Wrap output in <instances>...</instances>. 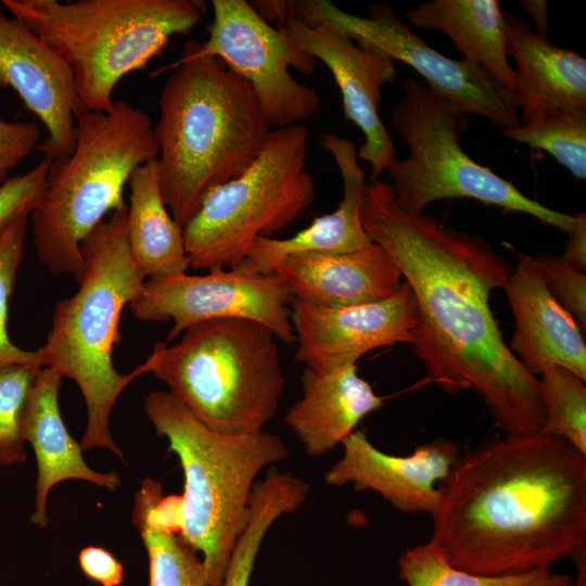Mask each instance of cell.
Listing matches in <instances>:
<instances>
[{"mask_svg": "<svg viewBox=\"0 0 586 586\" xmlns=\"http://www.w3.org/2000/svg\"><path fill=\"white\" fill-rule=\"evenodd\" d=\"M361 224L399 269L417 303L412 353L442 390H473L505 433L542 430L538 378L505 343L489 306L508 260L475 235L400 209L391 183L367 184Z\"/></svg>", "mask_w": 586, "mask_h": 586, "instance_id": "6da1fadb", "label": "cell"}, {"mask_svg": "<svg viewBox=\"0 0 586 586\" xmlns=\"http://www.w3.org/2000/svg\"><path fill=\"white\" fill-rule=\"evenodd\" d=\"M430 539L458 569L514 574L586 550V455L538 430L460 455L441 483Z\"/></svg>", "mask_w": 586, "mask_h": 586, "instance_id": "7a4b0ae2", "label": "cell"}, {"mask_svg": "<svg viewBox=\"0 0 586 586\" xmlns=\"http://www.w3.org/2000/svg\"><path fill=\"white\" fill-rule=\"evenodd\" d=\"M189 40L158 98L153 126L163 200L183 227L215 187L240 176L272 130L245 79Z\"/></svg>", "mask_w": 586, "mask_h": 586, "instance_id": "3957f363", "label": "cell"}, {"mask_svg": "<svg viewBox=\"0 0 586 586\" xmlns=\"http://www.w3.org/2000/svg\"><path fill=\"white\" fill-rule=\"evenodd\" d=\"M80 249L85 271L79 288L55 304L51 329L38 352L42 366L73 380L82 394L87 426L81 448H104L124 461L110 428L112 409L123 391L148 373L144 361L127 374L119 373L112 357L122 340V311L146 280L129 251L127 208L114 211Z\"/></svg>", "mask_w": 586, "mask_h": 586, "instance_id": "277c9868", "label": "cell"}, {"mask_svg": "<svg viewBox=\"0 0 586 586\" xmlns=\"http://www.w3.org/2000/svg\"><path fill=\"white\" fill-rule=\"evenodd\" d=\"M144 412L180 462L179 534L202 555L211 586H222L250 514L256 476L289 455L282 438L260 431L226 434L202 423L168 391H153Z\"/></svg>", "mask_w": 586, "mask_h": 586, "instance_id": "5b68a950", "label": "cell"}, {"mask_svg": "<svg viewBox=\"0 0 586 586\" xmlns=\"http://www.w3.org/2000/svg\"><path fill=\"white\" fill-rule=\"evenodd\" d=\"M157 157L152 120L137 106L115 101L76 119L74 150L52 161L42 202L30 214L37 257L52 275L81 280V243L106 214L127 208L131 174Z\"/></svg>", "mask_w": 586, "mask_h": 586, "instance_id": "8992f818", "label": "cell"}, {"mask_svg": "<svg viewBox=\"0 0 586 586\" xmlns=\"http://www.w3.org/2000/svg\"><path fill=\"white\" fill-rule=\"evenodd\" d=\"M69 64L85 112H106L123 77L146 67L170 37L201 23L195 0H2Z\"/></svg>", "mask_w": 586, "mask_h": 586, "instance_id": "52a82bcc", "label": "cell"}, {"mask_svg": "<svg viewBox=\"0 0 586 586\" xmlns=\"http://www.w3.org/2000/svg\"><path fill=\"white\" fill-rule=\"evenodd\" d=\"M202 423L226 434L264 431L284 388L279 347L265 324L244 318L195 323L144 360Z\"/></svg>", "mask_w": 586, "mask_h": 586, "instance_id": "ba28073f", "label": "cell"}, {"mask_svg": "<svg viewBox=\"0 0 586 586\" xmlns=\"http://www.w3.org/2000/svg\"><path fill=\"white\" fill-rule=\"evenodd\" d=\"M307 149L303 125L272 129L246 170L204 196L182 227L190 268L235 267L256 238H270L313 204L316 192L306 170Z\"/></svg>", "mask_w": 586, "mask_h": 586, "instance_id": "9c48e42d", "label": "cell"}, {"mask_svg": "<svg viewBox=\"0 0 586 586\" xmlns=\"http://www.w3.org/2000/svg\"><path fill=\"white\" fill-rule=\"evenodd\" d=\"M403 89L392 124L409 146V155L395 158L386 169L400 209L421 215L438 200L468 198L570 231L574 216L527 198L462 150L459 137L468 128L464 113L412 77L403 81Z\"/></svg>", "mask_w": 586, "mask_h": 586, "instance_id": "30bf717a", "label": "cell"}, {"mask_svg": "<svg viewBox=\"0 0 586 586\" xmlns=\"http://www.w3.org/2000/svg\"><path fill=\"white\" fill-rule=\"evenodd\" d=\"M291 16L305 23L330 22L357 44L412 67L428 88L464 114L480 115L502 130L521 124L517 94L476 64L453 60L430 47L385 3H373L361 17L330 0L289 1Z\"/></svg>", "mask_w": 586, "mask_h": 586, "instance_id": "8fae6325", "label": "cell"}, {"mask_svg": "<svg viewBox=\"0 0 586 586\" xmlns=\"http://www.w3.org/2000/svg\"><path fill=\"white\" fill-rule=\"evenodd\" d=\"M208 38L201 54L220 59L247 81L271 129L302 125L320 109L319 92L296 80L290 68L311 76L317 60L245 0H213Z\"/></svg>", "mask_w": 586, "mask_h": 586, "instance_id": "7c38bea8", "label": "cell"}, {"mask_svg": "<svg viewBox=\"0 0 586 586\" xmlns=\"http://www.w3.org/2000/svg\"><path fill=\"white\" fill-rule=\"evenodd\" d=\"M292 300L279 276L260 273L242 260L233 268L212 269L206 275L148 278L129 308L138 320H173L167 341L202 321L244 318L265 324L277 340L293 344Z\"/></svg>", "mask_w": 586, "mask_h": 586, "instance_id": "4fadbf2b", "label": "cell"}, {"mask_svg": "<svg viewBox=\"0 0 586 586\" xmlns=\"http://www.w3.org/2000/svg\"><path fill=\"white\" fill-rule=\"evenodd\" d=\"M279 28L330 69L342 95L344 117L364 135L358 157L370 165V179H379L395 160L394 140L379 114L382 87L397 76L395 62L360 47L330 22L305 24L289 16Z\"/></svg>", "mask_w": 586, "mask_h": 586, "instance_id": "5bb4252c", "label": "cell"}, {"mask_svg": "<svg viewBox=\"0 0 586 586\" xmlns=\"http://www.w3.org/2000/svg\"><path fill=\"white\" fill-rule=\"evenodd\" d=\"M291 321L295 359L319 373L356 361L368 352L413 342L417 303L409 285L381 302L347 307H323L293 298Z\"/></svg>", "mask_w": 586, "mask_h": 586, "instance_id": "9a60e30c", "label": "cell"}, {"mask_svg": "<svg viewBox=\"0 0 586 586\" xmlns=\"http://www.w3.org/2000/svg\"><path fill=\"white\" fill-rule=\"evenodd\" d=\"M7 12V11H5ZM0 3V90L12 88L44 126L37 149L56 161L75 146L76 119L85 113L73 71L56 51Z\"/></svg>", "mask_w": 586, "mask_h": 586, "instance_id": "2e32d148", "label": "cell"}, {"mask_svg": "<svg viewBox=\"0 0 586 586\" xmlns=\"http://www.w3.org/2000/svg\"><path fill=\"white\" fill-rule=\"evenodd\" d=\"M343 455L326 473L331 486L352 484L357 492L373 491L405 513L433 514L442 499V482L460 457L458 445L436 437L418 445L409 456L378 449L365 431L355 430L343 442Z\"/></svg>", "mask_w": 586, "mask_h": 586, "instance_id": "e0dca14e", "label": "cell"}, {"mask_svg": "<svg viewBox=\"0 0 586 586\" xmlns=\"http://www.w3.org/2000/svg\"><path fill=\"white\" fill-rule=\"evenodd\" d=\"M515 329L508 345L537 377L558 366L586 380V345L573 316L547 288L533 257L520 254L504 285Z\"/></svg>", "mask_w": 586, "mask_h": 586, "instance_id": "ac0fdd59", "label": "cell"}, {"mask_svg": "<svg viewBox=\"0 0 586 586\" xmlns=\"http://www.w3.org/2000/svg\"><path fill=\"white\" fill-rule=\"evenodd\" d=\"M273 272L292 297L323 307L381 302L395 295L404 280L379 244L347 253H303L285 257Z\"/></svg>", "mask_w": 586, "mask_h": 586, "instance_id": "d6986e66", "label": "cell"}, {"mask_svg": "<svg viewBox=\"0 0 586 586\" xmlns=\"http://www.w3.org/2000/svg\"><path fill=\"white\" fill-rule=\"evenodd\" d=\"M62 379L54 369L41 368L30 388L24 415V440L30 444L37 463L35 510L30 522L40 528L49 524L48 497L59 483L78 480L111 492L122 485L118 473L93 470L84 458L80 443L68 432L59 406Z\"/></svg>", "mask_w": 586, "mask_h": 586, "instance_id": "ffe728a7", "label": "cell"}, {"mask_svg": "<svg viewBox=\"0 0 586 586\" xmlns=\"http://www.w3.org/2000/svg\"><path fill=\"white\" fill-rule=\"evenodd\" d=\"M322 148L333 156L342 177L343 198L339 206L332 213L316 217L311 225L291 238H256L243 259L252 269L271 273L291 255L347 253L372 242L361 224L367 183L356 143L335 133H324Z\"/></svg>", "mask_w": 586, "mask_h": 586, "instance_id": "44dd1931", "label": "cell"}, {"mask_svg": "<svg viewBox=\"0 0 586 586\" xmlns=\"http://www.w3.org/2000/svg\"><path fill=\"white\" fill-rule=\"evenodd\" d=\"M301 384L303 396L284 421L311 457L333 450L365 417L383 406L384 398L358 375L357 365L328 373L305 368Z\"/></svg>", "mask_w": 586, "mask_h": 586, "instance_id": "7402d4cb", "label": "cell"}, {"mask_svg": "<svg viewBox=\"0 0 586 586\" xmlns=\"http://www.w3.org/2000/svg\"><path fill=\"white\" fill-rule=\"evenodd\" d=\"M507 52L515 62L521 124L546 112L586 106V60L552 44L527 23L504 13Z\"/></svg>", "mask_w": 586, "mask_h": 586, "instance_id": "603a6c76", "label": "cell"}, {"mask_svg": "<svg viewBox=\"0 0 586 586\" xmlns=\"http://www.w3.org/2000/svg\"><path fill=\"white\" fill-rule=\"evenodd\" d=\"M415 28L440 30L463 59L517 92V73L508 61L504 12L497 0H433L407 11Z\"/></svg>", "mask_w": 586, "mask_h": 586, "instance_id": "cb8c5ba5", "label": "cell"}, {"mask_svg": "<svg viewBox=\"0 0 586 586\" xmlns=\"http://www.w3.org/2000/svg\"><path fill=\"white\" fill-rule=\"evenodd\" d=\"M128 184L127 239L135 264L146 278L186 273L183 231L163 200L157 158L137 167Z\"/></svg>", "mask_w": 586, "mask_h": 586, "instance_id": "d4e9b609", "label": "cell"}, {"mask_svg": "<svg viewBox=\"0 0 586 586\" xmlns=\"http://www.w3.org/2000/svg\"><path fill=\"white\" fill-rule=\"evenodd\" d=\"M160 482L148 476L135 494L132 523L149 561V586H211L202 557L179 533L154 514L163 497Z\"/></svg>", "mask_w": 586, "mask_h": 586, "instance_id": "484cf974", "label": "cell"}, {"mask_svg": "<svg viewBox=\"0 0 586 586\" xmlns=\"http://www.w3.org/2000/svg\"><path fill=\"white\" fill-rule=\"evenodd\" d=\"M309 488L306 481L273 467L263 480L255 482L249 520L234 545L222 586L250 585L265 535L280 517L301 507Z\"/></svg>", "mask_w": 586, "mask_h": 586, "instance_id": "4316f807", "label": "cell"}, {"mask_svg": "<svg viewBox=\"0 0 586 586\" xmlns=\"http://www.w3.org/2000/svg\"><path fill=\"white\" fill-rule=\"evenodd\" d=\"M399 577L408 586H571L573 578L540 566L526 572L484 575L458 569L430 540L398 559Z\"/></svg>", "mask_w": 586, "mask_h": 586, "instance_id": "83f0119b", "label": "cell"}, {"mask_svg": "<svg viewBox=\"0 0 586 586\" xmlns=\"http://www.w3.org/2000/svg\"><path fill=\"white\" fill-rule=\"evenodd\" d=\"M502 136L544 150L576 179L586 178V106L543 113Z\"/></svg>", "mask_w": 586, "mask_h": 586, "instance_id": "f1b7e54d", "label": "cell"}, {"mask_svg": "<svg viewBox=\"0 0 586 586\" xmlns=\"http://www.w3.org/2000/svg\"><path fill=\"white\" fill-rule=\"evenodd\" d=\"M545 409L543 430L559 436L586 455V386L573 372L552 366L540 374Z\"/></svg>", "mask_w": 586, "mask_h": 586, "instance_id": "f546056e", "label": "cell"}, {"mask_svg": "<svg viewBox=\"0 0 586 586\" xmlns=\"http://www.w3.org/2000/svg\"><path fill=\"white\" fill-rule=\"evenodd\" d=\"M41 368L16 364L0 369V464L2 466L22 463L27 458L23 434L24 415L30 388Z\"/></svg>", "mask_w": 586, "mask_h": 586, "instance_id": "4dcf8cb0", "label": "cell"}, {"mask_svg": "<svg viewBox=\"0 0 586 586\" xmlns=\"http://www.w3.org/2000/svg\"><path fill=\"white\" fill-rule=\"evenodd\" d=\"M28 216L22 215L0 230V369L16 364L43 367L38 349L16 346L8 333L9 302L23 259Z\"/></svg>", "mask_w": 586, "mask_h": 586, "instance_id": "1f68e13d", "label": "cell"}, {"mask_svg": "<svg viewBox=\"0 0 586 586\" xmlns=\"http://www.w3.org/2000/svg\"><path fill=\"white\" fill-rule=\"evenodd\" d=\"M544 282L556 300L586 329V276L560 256L539 254L533 257Z\"/></svg>", "mask_w": 586, "mask_h": 586, "instance_id": "d6a6232c", "label": "cell"}, {"mask_svg": "<svg viewBox=\"0 0 586 586\" xmlns=\"http://www.w3.org/2000/svg\"><path fill=\"white\" fill-rule=\"evenodd\" d=\"M52 161L43 158L29 171L9 177L0 186V230L13 219L31 214L42 202Z\"/></svg>", "mask_w": 586, "mask_h": 586, "instance_id": "836d02e7", "label": "cell"}, {"mask_svg": "<svg viewBox=\"0 0 586 586\" xmlns=\"http://www.w3.org/2000/svg\"><path fill=\"white\" fill-rule=\"evenodd\" d=\"M40 130L34 123L7 122L0 117V183L39 144Z\"/></svg>", "mask_w": 586, "mask_h": 586, "instance_id": "e575fe53", "label": "cell"}, {"mask_svg": "<svg viewBox=\"0 0 586 586\" xmlns=\"http://www.w3.org/2000/svg\"><path fill=\"white\" fill-rule=\"evenodd\" d=\"M78 564L85 576L101 586H119L124 581L122 562L103 547H84L78 555Z\"/></svg>", "mask_w": 586, "mask_h": 586, "instance_id": "d590c367", "label": "cell"}, {"mask_svg": "<svg viewBox=\"0 0 586 586\" xmlns=\"http://www.w3.org/2000/svg\"><path fill=\"white\" fill-rule=\"evenodd\" d=\"M564 252L560 256L569 266L585 272L586 269V214L579 212L574 215V222L568 232Z\"/></svg>", "mask_w": 586, "mask_h": 586, "instance_id": "8d00e7d4", "label": "cell"}, {"mask_svg": "<svg viewBox=\"0 0 586 586\" xmlns=\"http://www.w3.org/2000/svg\"><path fill=\"white\" fill-rule=\"evenodd\" d=\"M521 4L526 9L533 17L537 28V34L547 37L548 29V7L546 1H521Z\"/></svg>", "mask_w": 586, "mask_h": 586, "instance_id": "74e56055", "label": "cell"}, {"mask_svg": "<svg viewBox=\"0 0 586 586\" xmlns=\"http://www.w3.org/2000/svg\"><path fill=\"white\" fill-rule=\"evenodd\" d=\"M577 577L571 586H586V564L585 560L577 561Z\"/></svg>", "mask_w": 586, "mask_h": 586, "instance_id": "f35d334b", "label": "cell"}]
</instances>
